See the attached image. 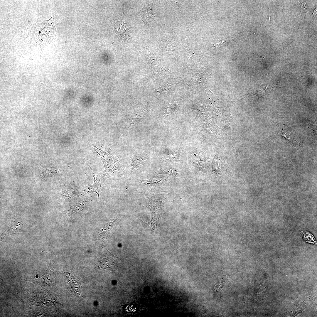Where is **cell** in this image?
Here are the masks:
<instances>
[{
	"mask_svg": "<svg viewBox=\"0 0 317 317\" xmlns=\"http://www.w3.org/2000/svg\"><path fill=\"white\" fill-rule=\"evenodd\" d=\"M163 180L161 178H155L142 180L141 182L145 185L158 184L163 182Z\"/></svg>",
	"mask_w": 317,
	"mask_h": 317,
	"instance_id": "obj_13",
	"label": "cell"
},
{
	"mask_svg": "<svg viewBox=\"0 0 317 317\" xmlns=\"http://www.w3.org/2000/svg\"><path fill=\"white\" fill-rule=\"evenodd\" d=\"M125 22L122 20L118 21L115 23L114 30L115 32L124 38H127L128 36L125 26Z\"/></svg>",
	"mask_w": 317,
	"mask_h": 317,
	"instance_id": "obj_9",
	"label": "cell"
},
{
	"mask_svg": "<svg viewBox=\"0 0 317 317\" xmlns=\"http://www.w3.org/2000/svg\"><path fill=\"white\" fill-rule=\"evenodd\" d=\"M94 149L104 166V170L100 176L104 181L112 176L119 175L122 171L120 163L110 149L107 147L96 148Z\"/></svg>",
	"mask_w": 317,
	"mask_h": 317,
	"instance_id": "obj_2",
	"label": "cell"
},
{
	"mask_svg": "<svg viewBox=\"0 0 317 317\" xmlns=\"http://www.w3.org/2000/svg\"><path fill=\"white\" fill-rule=\"evenodd\" d=\"M151 3H148L145 5L142 9L141 12L142 17L143 21L145 23L155 20L152 13L153 11L151 8Z\"/></svg>",
	"mask_w": 317,
	"mask_h": 317,
	"instance_id": "obj_7",
	"label": "cell"
},
{
	"mask_svg": "<svg viewBox=\"0 0 317 317\" xmlns=\"http://www.w3.org/2000/svg\"><path fill=\"white\" fill-rule=\"evenodd\" d=\"M149 199L152 215L150 222L152 228H156L157 225L160 221L163 213L162 200L161 197L158 195H154Z\"/></svg>",
	"mask_w": 317,
	"mask_h": 317,
	"instance_id": "obj_3",
	"label": "cell"
},
{
	"mask_svg": "<svg viewBox=\"0 0 317 317\" xmlns=\"http://www.w3.org/2000/svg\"><path fill=\"white\" fill-rule=\"evenodd\" d=\"M59 17L53 12L48 20L37 22L28 28L27 38L36 46L43 47L58 40L55 33Z\"/></svg>",
	"mask_w": 317,
	"mask_h": 317,
	"instance_id": "obj_1",
	"label": "cell"
},
{
	"mask_svg": "<svg viewBox=\"0 0 317 317\" xmlns=\"http://www.w3.org/2000/svg\"><path fill=\"white\" fill-rule=\"evenodd\" d=\"M117 218L114 221L103 224L99 231L100 234L102 238H105L110 234L114 227V223Z\"/></svg>",
	"mask_w": 317,
	"mask_h": 317,
	"instance_id": "obj_8",
	"label": "cell"
},
{
	"mask_svg": "<svg viewBox=\"0 0 317 317\" xmlns=\"http://www.w3.org/2000/svg\"><path fill=\"white\" fill-rule=\"evenodd\" d=\"M299 2L301 6V13L303 15L306 16L309 11L310 8L307 4L306 1H300Z\"/></svg>",
	"mask_w": 317,
	"mask_h": 317,
	"instance_id": "obj_14",
	"label": "cell"
},
{
	"mask_svg": "<svg viewBox=\"0 0 317 317\" xmlns=\"http://www.w3.org/2000/svg\"><path fill=\"white\" fill-rule=\"evenodd\" d=\"M91 171L94 178L93 183L87 186L84 187V195L91 193H96L98 196L97 201L99 198V188L101 187L100 183V180L98 181L97 176L95 174L91 168L90 167Z\"/></svg>",
	"mask_w": 317,
	"mask_h": 317,
	"instance_id": "obj_5",
	"label": "cell"
},
{
	"mask_svg": "<svg viewBox=\"0 0 317 317\" xmlns=\"http://www.w3.org/2000/svg\"><path fill=\"white\" fill-rule=\"evenodd\" d=\"M65 196L69 198H73L79 195L78 188L74 184L70 185L65 191Z\"/></svg>",
	"mask_w": 317,
	"mask_h": 317,
	"instance_id": "obj_11",
	"label": "cell"
},
{
	"mask_svg": "<svg viewBox=\"0 0 317 317\" xmlns=\"http://www.w3.org/2000/svg\"><path fill=\"white\" fill-rule=\"evenodd\" d=\"M301 233L303 235L304 239L306 242L315 244H316L315 239L311 233L307 232L304 233L301 232Z\"/></svg>",
	"mask_w": 317,
	"mask_h": 317,
	"instance_id": "obj_12",
	"label": "cell"
},
{
	"mask_svg": "<svg viewBox=\"0 0 317 317\" xmlns=\"http://www.w3.org/2000/svg\"><path fill=\"white\" fill-rule=\"evenodd\" d=\"M87 202V201L84 200L72 205L69 209V213L73 214L81 212L84 209Z\"/></svg>",
	"mask_w": 317,
	"mask_h": 317,
	"instance_id": "obj_10",
	"label": "cell"
},
{
	"mask_svg": "<svg viewBox=\"0 0 317 317\" xmlns=\"http://www.w3.org/2000/svg\"><path fill=\"white\" fill-rule=\"evenodd\" d=\"M119 258L115 257L108 251L101 259L99 266L103 268L112 266L117 262Z\"/></svg>",
	"mask_w": 317,
	"mask_h": 317,
	"instance_id": "obj_6",
	"label": "cell"
},
{
	"mask_svg": "<svg viewBox=\"0 0 317 317\" xmlns=\"http://www.w3.org/2000/svg\"><path fill=\"white\" fill-rule=\"evenodd\" d=\"M147 159V156L145 152L134 156L131 162V171H136L143 167L146 164Z\"/></svg>",
	"mask_w": 317,
	"mask_h": 317,
	"instance_id": "obj_4",
	"label": "cell"
}]
</instances>
